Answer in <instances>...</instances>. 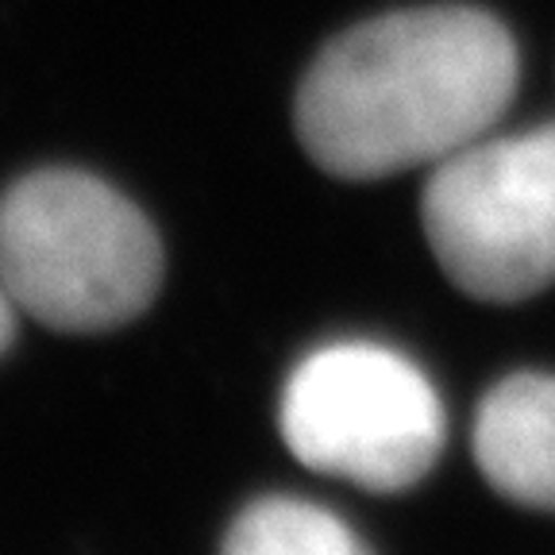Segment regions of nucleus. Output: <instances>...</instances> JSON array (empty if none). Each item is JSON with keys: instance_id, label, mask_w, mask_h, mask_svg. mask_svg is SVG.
I'll use <instances>...</instances> for the list:
<instances>
[{"instance_id": "f257e3e1", "label": "nucleus", "mask_w": 555, "mask_h": 555, "mask_svg": "<svg viewBox=\"0 0 555 555\" xmlns=\"http://www.w3.org/2000/svg\"><path fill=\"white\" fill-rule=\"evenodd\" d=\"M517 43L482 9L440 4L366 20L332 39L297 89L305 155L347 182L436 166L502 120Z\"/></svg>"}, {"instance_id": "f03ea898", "label": "nucleus", "mask_w": 555, "mask_h": 555, "mask_svg": "<svg viewBox=\"0 0 555 555\" xmlns=\"http://www.w3.org/2000/svg\"><path fill=\"white\" fill-rule=\"evenodd\" d=\"M163 243L124 193L81 170L27 173L0 197V286L59 332H104L147 309Z\"/></svg>"}, {"instance_id": "7ed1b4c3", "label": "nucleus", "mask_w": 555, "mask_h": 555, "mask_svg": "<svg viewBox=\"0 0 555 555\" xmlns=\"http://www.w3.org/2000/svg\"><path fill=\"white\" fill-rule=\"evenodd\" d=\"M428 247L475 301H525L555 282V124L490 135L433 166Z\"/></svg>"}, {"instance_id": "20e7f679", "label": "nucleus", "mask_w": 555, "mask_h": 555, "mask_svg": "<svg viewBox=\"0 0 555 555\" xmlns=\"http://www.w3.org/2000/svg\"><path fill=\"white\" fill-rule=\"evenodd\" d=\"M282 436L309 470L393 494L440 460L443 405L433 382L390 347L332 344L289 374Z\"/></svg>"}, {"instance_id": "39448f33", "label": "nucleus", "mask_w": 555, "mask_h": 555, "mask_svg": "<svg viewBox=\"0 0 555 555\" xmlns=\"http://www.w3.org/2000/svg\"><path fill=\"white\" fill-rule=\"evenodd\" d=\"M475 460L509 502L555 509V374H509L475 416Z\"/></svg>"}, {"instance_id": "423d86ee", "label": "nucleus", "mask_w": 555, "mask_h": 555, "mask_svg": "<svg viewBox=\"0 0 555 555\" xmlns=\"http://www.w3.org/2000/svg\"><path fill=\"white\" fill-rule=\"evenodd\" d=\"M220 555H374L336 513L297 498H262L235 517Z\"/></svg>"}, {"instance_id": "0eeeda50", "label": "nucleus", "mask_w": 555, "mask_h": 555, "mask_svg": "<svg viewBox=\"0 0 555 555\" xmlns=\"http://www.w3.org/2000/svg\"><path fill=\"white\" fill-rule=\"evenodd\" d=\"M12 336H16V305H12L9 289L0 286V351L12 344Z\"/></svg>"}]
</instances>
